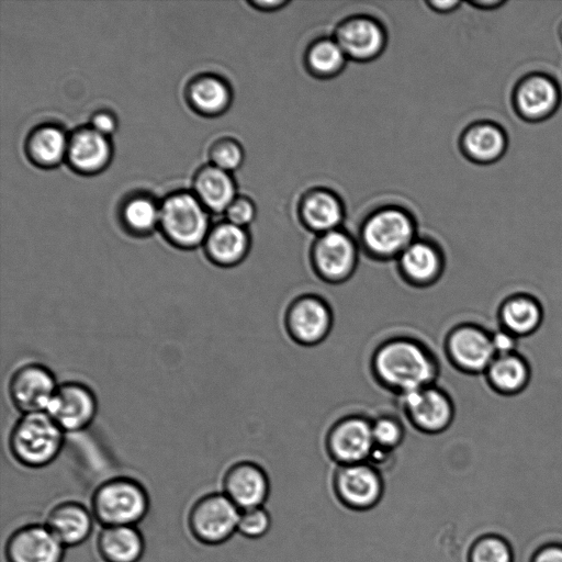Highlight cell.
I'll use <instances>...</instances> for the list:
<instances>
[{
  "mask_svg": "<svg viewBox=\"0 0 562 562\" xmlns=\"http://www.w3.org/2000/svg\"><path fill=\"white\" fill-rule=\"evenodd\" d=\"M402 280L414 288H428L441 278L445 261L439 248L426 240H414L396 259Z\"/></svg>",
  "mask_w": 562,
  "mask_h": 562,
  "instance_id": "cell-17",
  "label": "cell"
},
{
  "mask_svg": "<svg viewBox=\"0 0 562 562\" xmlns=\"http://www.w3.org/2000/svg\"><path fill=\"white\" fill-rule=\"evenodd\" d=\"M97 550L105 562H138L145 541L135 526H108L99 532Z\"/></svg>",
  "mask_w": 562,
  "mask_h": 562,
  "instance_id": "cell-22",
  "label": "cell"
},
{
  "mask_svg": "<svg viewBox=\"0 0 562 562\" xmlns=\"http://www.w3.org/2000/svg\"><path fill=\"white\" fill-rule=\"evenodd\" d=\"M404 417L412 427L426 435L447 430L454 418V404L450 395L431 384L398 396Z\"/></svg>",
  "mask_w": 562,
  "mask_h": 562,
  "instance_id": "cell-8",
  "label": "cell"
},
{
  "mask_svg": "<svg viewBox=\"0 0 562 562\" xmlns=\"http://www.w3.org/2000/svg\"><path fill=\"white\" fill-rule=\"evenodd\" d=\"M383 41L381 27L372 20L360 18L346 22L339 29L336 42L346 55L368 59L381 50Z\"/></svg>",
  "mask_w": 562,
  "mask_h": 562,
  "instance_id": "cell-23",
  "label": "cell"
},
{
  "mask_svg": "<svg viewBox=\"0 0 562 562\" xmlns=\"http://www.w3.org/2000/svg\"><path fill=\"white\" fill-rule=\"evenodd\" d=\"M214 166L228 171L237 168L243 160L239 145L233 139H221L211 149Z\"/></svg>",
  "mask_w": 562,
  "mask_h": 562,
  "instance_id": "cell-36",
  "label": "cell"
},
{
  "mask_svg": "<svg viewBox=\"0 0 562 562\" xmlns=\"http://www.w3.org/2000/svg\"><path fill=\"white\" fill-rule=\"evenodd\" d=\"M463 144L471 157L490 161L502 155L506 138L498 127L492 124H480L465 133Z\"/></svg>",
  "mask_w": 562,
  "mask_h": 562,
  "instance_id": "cell-28",
  "label": "cell"
},
{
  "mask_svg": "<svg viewBox=\"0 0 562 562\" xmlns=\"http://www.w3.org/2000/svg\"><path fill=\"white\" fill-rule=\"evenodd\" d=\"M271 527L269 513L262 507L240 510L237 531L249 539L263 537Z\"/></svg>",
  "mask_w": 562,
  "mask_h": 562,
  "instance_id": "cell-35",
  "label": "cell"
},
{
  "mask_svg": "<svg viewBox=\"0 0 562 562\" xmlns=\"http://www.w3.org/2000/svg\"><path fill=\"white\" fill-rule=\"evenodd\" d=\"M541 303L528 293H515L506 297L498 308L501 328L519 339L535 334L543 322Z\"/></svg>",
  "mask_w": 562,
  "mask_h": 562,
  "instance_id": "cell-20",
  "label": "cell"
},
{
  "mask_svg": "<svg viewBox=\"0 0 562 562\" xmlns=\"http://www.w3.org/2000/svg\"><path fill=\"white\" fill-rule=\"evenodd\" d=\"M325 449L337 465L368 462L374 449L371 419L359 414L339 418L326 434Z\"/></svg>",
  "mask_w": 562,
  "mask_h": 562,
  "instance_id": "cell-12",
  "label": "cell"
},
{
  "mask_svg": "<svg viewBox=\"0 0 562 562\" xmlns=\"http://www.w3.org/2000/svg\"><path fill=\"white\" fill-rule=\"evenodd\" d=\"M331 484L338 502L355 512L375 507L384 492L380 470L369 462L337 465Z\"/></svg>",
  "mask_w": 562,
  "mask_h": 562,
  "instance_id": "cell-9",
  "label": "cell"
},
{
  "mask_svg": "<svg viewBox=\"0 0 562 562\" xmlns=\"http://www.w3.org/2000/svg\"><path fill=\"white\" fill-rule=\"evenodd\" d=\"M283 321L286 334L295 344L313 347L328 337L334 325V314L324 297L304 293L290 302Z\"/></svg>",
  "mask_w": 562,
  "mask_h": 562,
  "instance_id": "cell-7",
  "label": "cell"
},
{
  "mask_svg": "<svg viewBox=\"0 0 562 562\" xmlns=\"http://www.w3.org/2000/svg\"><path fill=\"white\" fill-rule=\"evenodd\" d=\"M149 497L136 480L116 476L101 483L91 497V513L103 526H135L147 514Z\"/></svg>",
  "mask_w": 562,
  "mask_h": 562,
  "instance_id": "cell-3",
  "label": "cell"
},
{
  "mask_svg": "<svg viewBox=\"0 0 562 562\" xmlns=\"http://www.w3.org/2000/svg\"><path fill=\"white\" fill-rule=\"evenodd\" d=\"M256 4L263 9H274L283 4L282 1H257Z\"/></svg>",
  "mask_w": 562,
  "mask_h": 562,
  "instance_id": "cell-42",
  "label": "cell"
},
{
  "mask_svg": "<svg viewBox=\"0 0 562 562\" xmlns=\"http://www.w3.org/2000/svg\"><path fill=\"white\" fill-rule=\"evenodd\" d=\"M306 225L322 234L337 229L341 222L342 209L335 195L325 191L311 193L302 206Z\"/></svg>",
  "mask_w": 562,
  "mask_h": 562,
  "instance_id": "cell-27",
  "label": "cell"
},
{
  "mask_svg": "<svg viewBox=\"0 0 562 562\" xmlns=\"http://www.w3.org/2000/svg\"><path fill=\"white\" fill-rule=\"evenodd\" d=\"M487 384L499 395H517L529 384L531 369L519 352L496 356L484 372Z\"/></svg>",
  "mask_w": 562,
  "mask_h": 562,
  "instance_id": "cell-21",
  "label": "cell"
},
{
  "mask_svg": "<svg viewBox=\"0 0 562 562\" xmlns=\"http://www.w3.org/2000/svg\"><path fill=\"white\" fill-rule=\"evenodd\" d=\"M65 431L46 412L22 414L9 435L13 458L27 468L50 464L60 453Z\"/></svg>",
  "mask_w": 562,
  "mask_h": 562,
  "instance_id": "cell-2",
  "label": "cell"
},
{
  "mask_svg": "<svg viewBox=\"0 0 562 562\" xmlns=\"http://www.w3.org/2000/svg\"><path fill=\"white\" fill-rule=\"evenodd\" d=\"M533 562H562V547L549 546L541 549L536 554Z\"/></svg>",
  "mask_w": 562,
  "mask_h": 562,
  "instance_id": "cell-40",
  "label": "cell"
},
{
  "mask_svg": "<svg viewBox=\"0 0 562 562\" xmlns=\"http://www.w3.org/2000/svg\"><path fill=\"white\" fill-rule=\"evenodd\" d=\"M110 154L105 135L93 128L80 130L74 134L68 155L71 164L83 171H92L102 167Z\"/></svg>",
  "mask_w": 562,
  "mask_h": 562,
  "instance_id": "cell-24",
  "label": "cell"
},
{
  "mask_svg": "<svg viewBox=\"0 0 562 562\" xmlns=\"http://www.w3.org/2000/svg\"><path fill=\"white\" fill-rule=\"evenodd\" d=\"M126 225L136 233H148L159 223L160 209L147 198L131 200L123 212Z\"/></svg>",
  "mask_w": 562,
  "mask_h": 562,
  "instance_id": "cell-31",
  "label": "cell"
},
{
  "mask_svg": "<svg viewBox=\"0 0 562 562\" xmlns=\"http://www.w3.org/2000/svg\"><path fill=\"white\" fill-rule=\"evenodd\" d=\"M443 348L450 363L468 374H484L496 357L491 333L472 323L452 327L446 335Z\"/></svg>",
  "mask_w": 562,
  "mask_h": 562,
  "instance_id": "cell-10",
  "label": "cell"
},
{
  "mask_svg": "<svg viewBox=\"0 0 562 562\" xmlns=\"http://www.w3.org/2000/svg\"><path fill=\"white\" fill-rule=\"evenodd\" d=\"M470 562H512V553L505 541L497 537H484L471 548Z\"/></svg>",
  "mask_w": 562,
  "mask_h": 562,
  "instance_id": "cell-34",
  "label": "cell"
},
{
  "mask_svg": "<svg viewBox=\"0 0 562 562\" xmlns=\"http://www.w3.org/2000/svg\"><path fill=\"white\" fill-rule=\"evenodd\" d=\"M57 387L54 373L38 362L18 367L8 384L10 400L22 414L46 412Z\"/></svg>",
  "mask_w": 562,
  "mask_h": 562,
  "instance_id": "cell-13",
  "label": "cell"
},
{
  "mask_svg": "<svg viewBox=\"0 0 562 562\" xmlns=\"http://www.w3.org/2000/svg\"><path fill=\"white\" fill-rule=\"evenodd\" d=\"M559 100L554 83L542 76L526 79L519 87L516 101L520 112L530 117L549 114Z\"/></svg>",
  "mask_w": 562,
  "mask_h": 562,
  "instance_id": "cell-26",
  "label": "cell"
},
{
  "mask_svg": "<svg viewBox=\"0 0 562 562\" xmlns=\"http://www.w3.org/2000/svg\"><path fill=\"white\" fill-rule=\"evenodd\" d=\"M226 215L229 223L245 227L255 217V206L248 199L237 198L226 209Z\"/></svg>",
  "mask_w": 562,
  "mask_h": 562,
  "instance_id": "cell-37",
  "label": "cell"
},
{
  "mask_svg": "<svg viewBox=\"0 0 562 562\" xmlns=\"http://www.w3.org/2000/svg\"><path fill=\"white\" fill-rule=\"evenodd\" d=\"M493 348L496 356L518 352L519 338L504 328L491 333Z\"/></svg>",
  "mask_w": 562,
  "mask_h": 562,
  "instance_id": "cell-38",
  "label": "cell"
},
{
  "mask_svg": "<svg viewBox=\"0 0 562 562\" xmlns=\"http://www.w3.org/2000/svg\"><path fill=\"white\" fill-rule=\"evenodd\" d=\"M476 4L480 7L498 5L501 4V1H477Z\"/></svg>",
  "mask_w": 562,
  "mask_h": 562,
  "instance_id": "cell-43",
  "label": "cell"
},
{
  "mask_svg": "<svg viewBox=\"0 0 562 562\" xmlns=\"http://www.w3.org/2000/svg\"><path fill=\"white\" fill-rule=\"evenodd\" d=\"M370 369L382 387L400 396L436 384L440 367L423 341L409 336H393L376 346Z\"/></svg>",
  "mask_w": 562,
  "mask_h": 562,
  "instance_id": "cell-1",
  "label": "cell"
},
{
  "mask_svg": "<svg viewBox=\"0 0 562 562\" xmlns=\"http://www.w3.org/2000/svg\"><path fill=\"white\" fill-rule=\"evenodd\" d=\"M189 93L194 106L204 113L220 112L229 101L227 86L221 79L211 76L195 79Z\"/></svg>",
  "mask_w": 562,
  "mask_h": 562,
  "instance_id": "cell-29",
  "label": "cell"
},
{
  "mask_svg": "<svg viewBox=\"0 0 562 562\" xmlns=\"http://www.w3.org/2000/svg\"><path fill=\"white\" fill-rule=\"evenodd\" d=\"M203 246L212 263L222 268H232L246 258L250 239L245 227L225 222L209 231Z\"/></svg>",
  "mask_w": 562,
  "mask_h": 562,
  "instance_id": "cell-19",
  "label": "cell"
},
{
  "mask_svg": "<svg viewBox=\"0 0 562 562\" xmlns=\"http://www.w3.org/2000/svg\"><path fill=\"white\" fill-rule=\"evenodd\" d=\"M195 190L201 201L211 210L226 211L235 200V184L227 171L207 166L195 178Z\"/></svg>",
  "mask_w": 562,
  "mask_h": 562,
  "instance_id": "cell-25",
  "label": "cell"
},
{
  "mask_svg": "<svg viewBox=\"0 0 562 562\" xmlns=\"http://www.w3.org/2000/svg\"><path fill=\"white\" fill-rule=\"evenodd\" d=\"M92 513L81 503L65 501L47 514L45 525L64 547L85 542L92 531Z\"/></svg>",
  "mask_w": 562,
  "mask_h": 562,
  "instance_id": "cell-18",
  "label": "cell"
},
{
  "mask_svg": "<svg viewBox=\"0 0 562 562\" xmlns=\"http://www.w3.org/2000/svg\"><path fill=\"white\" fill-rule=\"evenodd\" d=\"M65 547L45 524L15 529L4 544L7 562H63Z\"/></svg>",
  "mask_w": 562,
  "mask_h": 562,
  "instance_id": "cell-15",
  "label": "cell"
},
{
  "mask_svg": "<svg viewBox=\"0 0 562 562\" xmlns=\"http://www.w3.org/2000/svg\"><path fill=\"white\" fill-rule=\"evenodd\" d=\"M560 35H561V38H562V25L560 27Z\"/></svg>",
  "mask_w": 562,
  "mask_h": 562,
  "instance_id": "cell-44",
  "label": "cell"
},
{
  "mask_svg": "<svg viewBox=\"0 0 562 562\" xmlns=\"http://www.w3.org/2000/svg\"><path fill=\"white\" fill-rule=\"evenodd\" d=\"M240 510L224 493H209L198 498L188 514V527L199 542L216 546L235 531Z\"/></svg>",
  "mask_w": 562,
  "mask_h": 562,
  "instance_id": "cell-5",
  "label": "cell"
},
{
  "mask_svg": "<svg viewBox=\"0 0 562 562\" xmlns=\"http://www.w3.org/2000/svg\"><path fill=\"white\" fill-rule=\"evenodd\" d=\"M98 412L94 392L78 381H67L58 387L46 409V413L65 431L86 429Z\"/></svg>",
  "mask_w": 562,
  "mask_h": 562,
  "instance_id": "cell-14",
  "label": "cell"
},
{
  "mask_svg": "<svg viewBox=\"0 0 562 562\" xmlns=\"http://www.w3.org/2000/svg\"><path fill=\"white\" fill-rule=\"evenodd\" d=\"M67 148L64 133L53 126L37 130L31 137L30 150L32 156L41 164L52 165L57 162Z\"/></svg>",
  "mask_w": 562,
  "mask_h": 562,
  "instance_id": "cell-30",
  "label": "cell"
},
{
  "mask_svg": "<svg viewBox=\"0 0 562 562\" xmlns=\"http://www.w3.org/2000/svg\"><path fill=\"white\" fill-rule=\"evenodd\" d=\"M374 448L393 452L403 442L405 428L403 423L392 415H380L371 419Z\"/></svg>",
  "mask_w": 562,
  "mask_h": 562,
  "instance_id": "cell-32",
  "label": "cell"
},
{
  "mask_svg": "<svg viewBox=\"0 0 562 562\" xmlns=\"http://www.w3.org/2000/svg\"><path fill=\"white\" fill-rule=\"evenodd\" d=\"M222 487L237 508L245 510L263 505L269 496L270 482L261 465L244 460L226 470Z\"/></svg>",
  "mask_w": 562,
  "mask_h": 562,
  "instance_id": "cell-16",
  "label": "cell"
},
{
  "mask_svg": "<svg viewBox=\"0 0 562 562\" xmlns=\"http://www.w3.org/2000/svg\"><path fill=\"white\" fill-rule=\"evenodd\" d=\"M315 276L328 284L348 281L358 266V248L346 233L335 229L322 234L311 251Z\"/></svg>",
  "mask_w": 562,
  "mask_h": 562,
  "instance_id": "cell-11",
  "label": "cell"
},
{
  "mask_svg": "<svg viewBox=\"0 0 562 562\" xmlns=\"http://www.w3.org/2000/svg\"><path fill=\"white\" fill-rule=\"evenodd\" d=\"M92 128L97 132L106 135L114 131L115 119L114 116L105 111L98 112L92 117Z\"/></svg>",
  "mask_w": 562,
  "mask_h": 562,
  "instance_id": "cell-39",
  "label": "cell"
},
{
  "mask_svg": "<svg viewBox=\"0 0 562 562\" xmlns=\"http://www.w3.org/2000/svg\"><path fill=\"white\" fill-rule=\"evenodd\" d=\"M159 224L166 238L183 249L203 244L210 231L206 212L189 193H177L164 202Z\"/></svg>",
  "mask_w": 562,
  "mask_h": 562,
  "instance_id": "cell-4",
  "label": "cell"
},
{
  "mask_svg": "<svg viewBox=\"0 0 562 562\" xmlns=\"http://www.w3.org/2000/svg\"><path fill=\"white\" fill-rule=\"evenodd\" d=\"M411 217L400 210H382L373 214L361 233L367 252L379 260L397 259L415 240Z\"/></svg>",
  "mask_w": 562,
  "mask_h": 562,
  "instance_id": "cell-6",
  "label": "cell"
},
{
  "mask_svg": "<svg viewBox=\"0 0 562 562\" xmlns=\"http://www.w3.org/2000/svg\"><path fill=\"white\" fill-rule=\"evenodd\" d=\"M345 55L337 42L326 40L311 48L308 64L318 74L331 75L342 67Z\"/></svg>",
  "mask_w": 562,
  "mask_h": 562,
  "instance_id": "cell-33",
  "label": "cell"
},
{
  "mask_svg": "<svg viewBox=\"0 0 562 562\" xmlns=\"http://www.w3.org/2000/svg\"><path fill=\"white\" fill-rule=\"evenodd\" d=\"M432 9H437L439 11H448L450 9H453L456 5H458L457 1H432L431 3Z\"/></svg>",
  "mask_w": 562,
  "mask_h": 562,
  "instance_id": "cell-41",
  "label": "cell"
}]
</instances>
